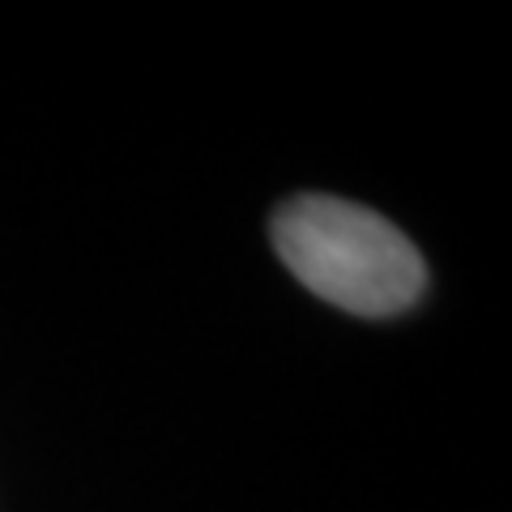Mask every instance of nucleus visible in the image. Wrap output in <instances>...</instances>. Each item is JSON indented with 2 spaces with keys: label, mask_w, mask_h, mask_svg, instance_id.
I'll return each instance as SVG.
<instances>
[{
  "label": "nucleus",
  "mask_w": 512,
  "mask_h": 512,
  "mask_svg": "<svg viewBox=\"0 0 512 512\" xmlns=\"http://www.w3.org/2000/svg\"><path fill=\"white\" fill-rule=\"evenodd\" d=\"M269 239L316 299L350 316H397L427 291V265L410 235L359 201L329 192L286 197L269 218Z\"/></svg>",
  "instance_id": "nucleus-1"
}]
</instances>
